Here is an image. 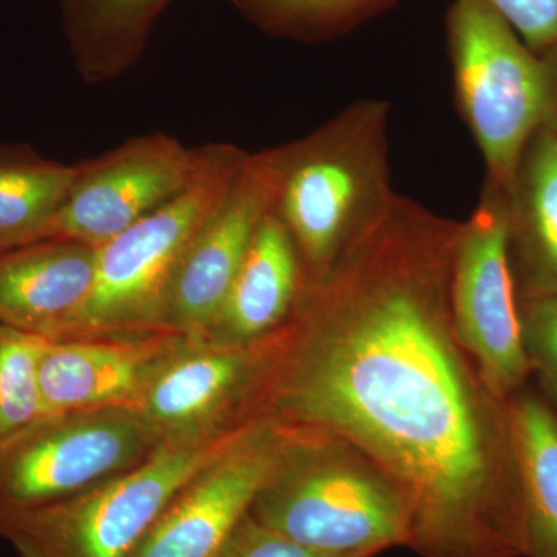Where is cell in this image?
<instances>
[{"mask_svg":"<svg viewBox=\"0 0 557 557\" xmlns=\"http://www.w3.org/2000/svg\"><path fill=\"white\" fill-rule=\"evenodd\" d=\"M454 327L486 386L508 401L531 376L520 300L508 251L504 189L483 182L475 208L458 222L450 255Z\"/></svg>","mask_w":557,"mask_h":557,"instance_id":"obj_8","label":"cell"},{"mask_svg":"<svg viewBox=\"0 0 557 557\" xmlns=\"http://www.w3.org/2000/svg\"><path fill=\"white\" fill-rule=\"evenodd\" d=\"M284 428L255 418L172 498L132 557H218L276 463Z\"/></svg>","mask_w":557,"mask_h":557,"instance_id":"obj_12","label":"cell"},{"mask_svg":"<svg viewBox=\"0 0 557 557\" xmlns=\"http://www.w3.org/2000/svg\"><path fill=\"white\" fill-rule=\"evenodd\" d=\"M209 149L211 145L186 148L171 135L149 134L79 161L67 199L40 240L102 247L188 188L203 170Z\"/></svg>","mask_w":557,"mask_h":557,"instance_id":"obj_9","label":"cell"},{"mask_svg":"<svg viewBox=\"0 0 557 557\" xmlns=\"http://www.w3.org/2000/svg\"><path fill=\"white\" fill-rule=\"evenodd\" d=\"M458 222L397 196L278 330L255 418L324 432L408 500L424 557H525L508 401L486 386L449 304Z\"/></svg>","mask_w":557,"mask_h":557,"instance_id":"obj_1","label":"cell"},{"mask_svg":"<svg viewBox=\"0 0 557 557\" xmlns=\"http://www.w3.org/2000/svg\"><path fill=\"white\" fill-rule=\"evenodd\" d=\"M522 496L525 557H557V413L527 386L508 399Z\"/></svg>","mask_w":557,"mask_h":557,"instance_id":"obj_17","label":"cell"},{"mask_svg":"<svg viewBox=\"0 0 557 557\" xmlns=\"http://www.w3.org/2000/svg\"><path fill=\"white\" fill-rule=\"evenodd\" d=\"M288 143L249 152L190 240L168 295L164 329L200 343L259 226L276 207Z\"/></svg>","mask_w":557,"mask_h":557,"instance_id":"obj_10","label":"cell"},{"mask_svg":"<svg viewBox=\"0 0 557 557\" xmlns=\"http://www.w3.org/2000/svg\"><path fill=\"white\" fill-rule=\"evenodd\" d=\"M534 53H557V0H483Z\"/></svg>","mask_w":557,"mask_h":557,"instance_id":"obj_23","label":"cell"},{"mask_svg":"<svg viewBox=\"0 0 557 557\" xmlns=\"http://www.w3.org/2000/svg\"><path fill=\"white\" fill-rule=\"evenodd\" d=\"M388 129V102L361 98L288 143L274 211L298 248L306 284L324 277L386 219L397 199Z\"/></svg>","mask_w":557,"mask_h":557,"instance_id":"obj_2","label":"cell"},{"mask_svg":"<svg viewBox=\"0 0 557 557\" xmlns=\"http://www.w3.org/2000/svg\"><path fill=\"white\" fill-rule=\"evenodd\" d=\"M98 248L49 239L0 255V324L47 341L67 338L86 306Z\"/></svg>","mask_w":557,"mask_h":557,"instance_id":"obj_14","label":"cell"},{"mask_svg":"<svg viewBox=\"0 0 557 557\" xmlns=\"http://www.w3.org/2000/svg\"><path fill=\"white\" fill-rule=\"evenodd\" d=\"M547 127H548V129H552L553 132H556V134H557V102H556L555 112H553L552 120H549Z\"/></svg>","mask_w":557,"mask_h":557,"instance_id":"obj_25","label":"cell"},{"mask_svg":"<svg viewBox=\"0 0 557 557\" xmlns=\"http://www.w3.org/2000/svg\"><path fill=\"white\" fill-rule=\"evenodd\" d=\"M519 299L557 298V134L541 127L504 189Z\"/></svg>","mask_w":557,"mask_h":557,"instance_id":"obj_16","label":"cell"},{"mask_svg":"<svg viewBox=\"0 0 557 557\" xmlns=\"http://www.w3.org/2000/svg\"><path fill=\"white\" fill-rule=\"evenodd\" d=\"M65 32L83 78L102 83L131 69L172 0H61Z\"/></svg>","mask_w":557,"mask_h":557,"instance_id":"obj_18","label":"cell"},{"mask_svg":"<svg viewBox=\"0 0 557 557\" xmlns=\"http://www.w3.org/2000/svg\"><path fill=\"white\" fill-rule=\"evenodd\" d=\"M242 16L274 38L332 42L383 16L398 0H231Z\"/></svg>","mask_w":557,"mask_h":557,"instance_id":"obj_20","label":"cell"},{"mask_svg":"<svg viewBox=\"0 0 557 557\" xmlns=\"http://www.w3.org/2000/svg\"><path fill=\"white\" fill-rule=\"evenodd\" d=\"M159 446L135 409L42 416L0 442V515L76 496L138 467Z\"/></svg>","mask_w":557,"mask_h":557,"instance_id":"obj_7","label":"cell"},{"mask_svg":"<svg viewBox=\"0 0 557 557\" xmlns=\"http://www.w3.org/2000/svg\"><path fill=\"white\" fill-rule=\"evenodd\" d=\"M304 287L298 248L273 209L249 245L218 317L196 344L242 347L269 338L292 318Z\"/></svg>","mask_w":557,"mask_h":557,"instance_id":"obj_15","label":"cell"},{"mask_svg":"<svg viewBox=\"0 0 557 557\" xmlns=\"http://www.w3.org/2000/svg\"><path fill=\"white\" fill-rule=\"evenodd\" d=\"M520 300L523 344L541 394L557 413V298Z\"/></svg>","mask_w":557,"mask_h":557,"instance_id":"obj_22","label":"cell"},{"mask_svg":"<svg viewBox=\"0 0 557 557\" xmlns=\"http://www.w3.org/2000/svg\"><path fill=\"white\" fill-rule=\"evenodd\" d=\"M248 153L212 143L188 188L98 248L94 287L67 338L170 332L164 310L180 262Z\"/></svg>","mask_w":557,"mask_h":557,"instance_id":"obj_6","label":"cell"},{"mask_svg":"<svg viewBox=\"0 0 557 557\" xmlns=\"http://www.w3.org/2000/svg\"><path fill=\"white\" fill-rule=\"evenodd\" d=\"M186 343L174 332L47 341L39 361L44 416L137 409L161 369Z\"/></svg>","mask_w":557,"mask_h":557,"instance_id":"obj_13","label":"cell"},{"mask_svg":"<svg viewBox=\"0 0 557 557\" xmlns=\"http://www.w3.org/2000/svg\"><path fill=\"white\" fill-rule=\"evenodd\" d=\"M244 426L200 442L161 443L138 467L76 496L0 515V537L20 557H132L172 498Z\"/></svg>","mask_w":557,"mask_h":557,"instance_id":"obj_5","label":"cell"},{"mask_svg":"<svg viewBox=\"0 0 557 557\" xmlns=\"http://www.w3.org/2000/svg\"><path fill=\"white\" fill-rule=\"evenodd\" d=\"M458 115L485 180L505 189L520 153L557 102V53H534L483 0H454L445 17Z\"/></svg>","mask_w":557,"mask_h":557,"instance_id":"obj_4","label":"cell"},{"mask_svg":"<svg viewBox=\"0 0 557 557\" xmlns=\"http://www.w3.org/2000/svg\"><path fill=\"white\" fill-rule=\"evenodd\" d=\"M46 344L0 324V442L44 416L39 361Z\"/></svg>","mask_w":557,"mask_h":557,"instance_id":"obj_21","label":"cell"},{"mask_svg":"<svg viewBox=\"0 0 557 557\" xmlns=\"http://www.w3.org/2000/svg\"><path fill=\"white\" fill-rule=\"evenodd\" d=\"M249 515L327 555L373 557L410 542L409 505L397 483L346 440L307 429L284 428Z\"/></svg>","mask_w":557,"mask_h":557,"instance_id":"obj_3","label":"cell"},{"mask_svg":"<svg viewBox=\"0 0 557 557\" xmlns=\"http://www.w3.org/2000/svg\"><path fill=\"white\" fill-rule=\"evenodd\" d=\"M78 163L46 159L30 146L0 143V247L42 239L67 199Z\"/></svg>","mask_w":557,"mask_h":557,"instance_id":"obj_19","label":"cell"},{"mask_svg":"<svg viewBox=\"0 0 557 557\" xmlns=\"http://www.w3.org/2000/svg\"><path fill=\"white\" fill-rule=\"evenodd\" d=\"M277 333L242 347L186 343L135 409L160 445L220 437L255 420L252 410Z\"/></svg>","mask_w":557,"mask_h":557,"instance_id":"obj_11","label":"cell"},{"mask_svg":"<svg viewBox=\"0 0 557 557\" xmlns=\"http://www.w3.org/2000/svg\"><path fill=\"white\" fill-rule=\"evenodd\" d=\"M218 557H347L327 555L296 544L289 539L274 533L251 515L245 516L226 544L220 549Z\"/></svg>","mask_w":557,"mask_h":557,"instance_id":"obj_24","label":"cell"},{"mask_svg":"<svg viewBox=\"0 0 557 557\" xmlns=\"http://www.w3.org/2000/svg\"><path fill=\"white\" fill-rule=\"evenodd\" d=\"M3 251H7V249H3L2 247H0V255H2Z\"/></svg>","mask_w":557,"mask_h":557,"instance_id":"obj_26","label":"cell"}]
</instances>
